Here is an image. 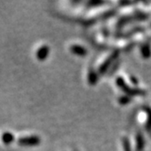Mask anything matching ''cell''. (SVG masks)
<instances>
[{
  "mask_svg": "<svg viewBox=\"0 0 151 151\" xmlns=\"http://www.w3.org/2000/svg\"><path fill=\"white\" fill-rule=\"evenodd\" d=\"M22 142L24 144H37L38 142V139H37V137H27L26 139L22 140Z\"/></svg>",
  "mask_w": 151,
  "mask_h": 151,
  "instance_id": "1",
  "label": "cell"
}]
</instances>
